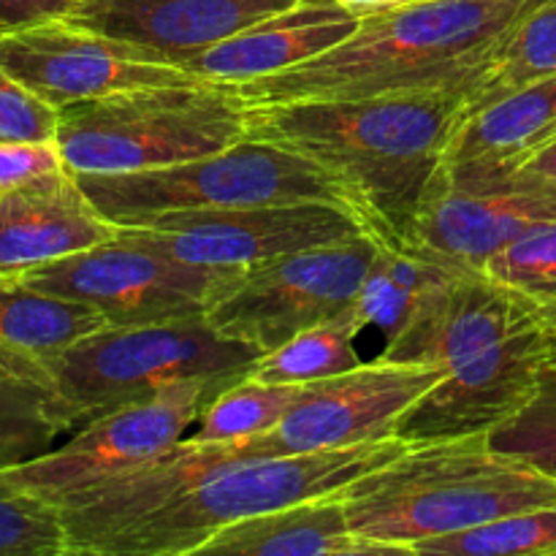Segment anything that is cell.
Masks as SVG:
<instances>
[{"label": "cell", "mask_w": 556, "mask_h": 556, "mask_svg": "<svg viewBox=\"0 0 556 556\" xmlns=\"http://www.w3.org/2000/svg\"><path fill=\"white\" fill-rule=\"evenodd\" d=\"M358 331L345 318L313 326L288 340L286 345L264 353L250 364L242 378L258 383H315V380L334 378L358 367L356 353Z\"/></svg>", "instance_id": "4316f807"}, {"label": "cell", "mask_w": 556, "mask_h": 556, "mask_svg": "<svg viewBox=\"0 0 556 556\" xmlns=\"http://www.w3.org/2000/svg\"><path fill=\"white\" fill-rule=\"evenodd\" d=\"M378 250L364 231L253 266L204 315L220 334L269 353L304 329L345 318Z\"/></svg>", "instance_id": "ba28073f"}, {"label": "cell", "mask_w": 556, "mask_h": 556, "mask_svg": "<svg viewBox=\"0 0 556 556\" xmlns=\"http://www.w3.org/2000/svg\"><path fill=\"white\" fill-rule=\"evenodd\" d=\"M337 494L358 538L389 554H413L432 538L556 503V478L500 454L481 432L410 443Z\"/></svg>", "instance_id": "3957f363"}, {"label": "cell", "mask_w": 556, "mask_h": 556, "mask_svg": "<svg viewBox=\"0 0 556 556\" xmlns=\"http://www.w3.org/2000/svg\"><path fill=\"white\" fill-rule=\"evenodd\" d=\"M74 177L92 206L117 228L141 226L168 212L233 210V206L299 204V201H326L358 215L356 201L326 168L299 152L253 136L215 155L195 157L177 166L130 174H74Z\"/></svg>", "instance_id": "8992f818"}, {"label": "cell", "mask_w": 556, "mask_h": 556, "mask_svg": "<svg viewBox=\"0 0 556 556\" xmlns=\"http://www.w3.org/2000/svg\"><path fill=\"white\" fill-rule=\"evenodd\" d=\"M65 163L58 141H11L0 144V193L33 182L47 174L63 172Z\"/></svg>", "instance_id": "836d02e7"}, {"label": "cell", "mask_w": 556, "mask_h": 556, "mask_svg": "<svg viewBox=\"0 0 556 556\" xmlns=\"http://www.w3.org/2000/svg\"><path fill=\"white\" fill-rule=\"evenodd\" d=\"M483 271L527 296L556 302V217L525 228L486 261Z\"/></svg>", "instance_id": "1f68e13d"}, {"label": "cell", "mask_w": 556, "mask_h": 556, "mask_svg": "<svg viewBox=\"0 0 556 556\" xmlns=\"http://www.w3.org/2000/svg\"><path fill=\"white\" fill-rule=\"evenodd\" d=\"M242 271L188 264L114 233L16 277L52 296L90 304L109 326H147L204 315Z\"/></svg>", "instance_id": "9c48e42d"}, {"label": "cell", "mask_w": 556, "mask_h": 556, "mask_svg": "<svg viewBox=\"0 0 556 556\" xmlns=\"http://www.w3.org/2000/svg\"><path fill=\"white\" fill-rule=\"evenodd\" d=\"M364 231L372 233L362 217L326 201L168 212L141 226L117 228L130 242L215 269H253Z\"/></svg>", "instance_id": "8fae6325"}, {"label": "cell", "mask_w": 556, "mask_h": 556, "mask_svg": "<svg viewBox=\"0 0 556 556\" xmlns=\"http://www.w3.org/2000/svg\"><path fill=\"white\" fill-rule=\"evenodd\" d=\"M296 0H81L71 22L150 49L182 68L242 27Z\"/></svg>", "instance_id": "ac0fdd59"}, {"label": "cell", "mask_w": 556, "mask_h": 556, "mask_svg": "<svg viewBox=\"0 0 556 556\" xmlns=\"http://www.w3.org/2000/svg\"><path fill=\"white\" fill-rule=\"evenodd\" d=\"M508 188L556 195V139L543 144L538 152H532V155L516 168Z\"/></svg>", "instance_id": "d590c367"}, {"label": "cell", "mask_w": 556, "mask_h": 556, "mask_svg": "<svg viewBox=\"0 0 556 556\" xmlns=\"http://www.w3.org/2000/svg\"><path fill=\"white\" fill-rule=\"evenodd\" d=\"M248 139L233 87L193 79L136 87L58 109V150L71 174H130L215 155Z\"/></svg>", "instance_id": "277c9868"}, {"label": "cell", "mask_w": 556, "mask_h": 556, "mask_svg": "<svg viewBox=\"0 0 556 556\" xmlns=\"http://www.w3.org/2000/svg\"><path fill=\"white\" fill-rule=\"evenodd\" d=\"M476 81L362 101L248 106V136L299 152L331 174L386 248H405Z\"/></svg>", "instance_id": "6da1fadb"}, {"label": "cell", "mask_w": 556, "mask_h": 556, "mask_svg": "<svg viewBox=\"0 0 556 556\" xmlns=\"http://www.w3.org/2000/svg\"><path fill=\"white\" fill-rule=\"evenodd\" d=\"M556 74V0L527 11L503 36L470 92V109L486 106L530 81Z\"/></svg>", "instance_id": "484cf974"}, {"label": "cell", "mask_w": 556, "mask_h": 556, "mask_svg": "<svg viewBox=\"0 0 556 556\" xmlns=\"http://www.w3.org/2000/svg\"><path fill=\"white\" fill-rule=\"evenodd\" d=\"M556 195L532 190H462L434 182L413 223L410 242L483 271L486 261L532 223L554 220Z\"/></svg>", "instance_id": "44dd1931"}, {"label": "cell", "mask_w": 556, "mask_h": 556, "mask_svg": "<svg viewBox=\"0 0 556 556\" xmlns=\"http://www.w3.org/2000/svg\"><path fill=\"white\" fill-rule=\"evenodd\" d=\"M264 351L220 334L206 315L147 326H103L49 358L60 394L81 427L182 380L242 378Z\"/></svg>", "instance_id": "52a82bcc"}, {"label": "cell", "mask_w": 556, "mask_h": 556, "mask_svg": "<svg viewBox=\"0 0 556 556\" xmlns=\"http://www.w3.org/2000/svg\"><path fill=\"white\" fill-rule=\"evenodd\" d=\"M81 0H0V36L43 25L54 20H71Z\"/></svg>", "instance_id": "e575fe53"}, {"label": "cell", "mask_w": 556, "mask_h": 556, "mask_svg": "<svg viewBox=\"0 0 556 556\" xmlns=\"http://www.w3.org/2000/svg\"><path fill=\"white\" fill-rule=\"evenodd\" d=\"M334 3L345 5V9H351V11H356V14L367 16V14H375V11L400 9V5L421 3V0H334Z\"/></svg>", "instance_id": "8d00e7d4"}, {"label": "cell", "mask_w": 556, "mask_h": 556, "mask_svg": "<svg viewBox=\"0 0 556 556\" xmlns=\"http://www.w3.org/2000/svg\"><path fill=\"white\" fill-rule=\"evenodd\" d=\"M103 326L109 320L90 304L43 293L16 275H0V358L47 367L49 358Z\"/></svg>", "instance_id": "cb8c5ba5"}, {"label": "cell", "mask_w": 556, "mask_h": 556, "mask_svg": "<svg viewBox=\"0 0 556 556\" xmlns=\"http://www.w3.org/2000/svg\"><path fill=\"white\" fill-rule=\"evenodd\" d=\"M462 269L467 266L454 264L418 244H405V248L380 244L372 269L364 277L345 320L358 334L364 329H378L386 342H391L410 324L429 293Z\"/></svg>", "instance_id": "d4e9b609"}, {"label": "cell", "mask_w": 556, "mask_h": 556, "mask_svg": "<svg viewBox=\"0 0 556 556\" xmlns=\"http://www.w3.org/2000/svg\"><path fill=\"white\" fill-rule=\"evenodd\" d=\"M407 448V440L383 438L309 454L242 456L136 525L125 527L101 548V556L199 554L223 527L340 492L358 476L383 467Z\"/></svg>", "instance_id": "5b68a950"}, {"label": "cell", "mask_w": 556, "mask_h": 556, "mask_svg": "<svg viewBox=\"0 0 556 556\" xmlns=\"http://www.w3.org/2000/svg\"><path fill=\"white\" fill-rule=\"evenodd\" d=\"M362 25V14L334 0H296L204 49L182 65L193 79L244 85L282 74L345 41Z\"/></svg>", "instance_id": "d6986e66"}, {"label": "cell", "mask_w": 556, "mask_h": 556, "mask_svg": "<svg viewBox=\"0 0 556 556\" xmlns=\"http://www.w3.org/2000/svg\"><path fill=\"white\" fill-rule=\"evenodd\" d=\"M443 378L445 369L432 364L362 362L334 378L304 386L275 429L248 438L250 448L253 456L309 454L394 438L402 413Z\"/></svg>", "instance_id": "7c38bea8"}, {"label": "cell", "mask_w": 556, "mask_h": 556, "mask_svg": "<svg viewBox=\"0 0 556 556\" xmlns=\"http://www.w3.org/2000/svg\"><path fill=\"white\" fill-rule=\"evenodd\" d=\"M556 353V309L486 351L456 364L394 427L407 443L492 432L532 396L543 364Z\"/></svg>", "instance_id": "4fadbf2b"}, {"label": "cell", "mask_w": 556, "mask_h": 556, "mask_svg": "<svg viewBox=\"0 0 556 556\" xmlns=\"http://www.w3.org/2000/svg\"><path fill=\"white\" fill-rule=\"evenodd\" d=\"M556 139V74L465 114L438 182L462 190L508 188L516 168Z\"/></svg>", "instance_id": "e0dca14e"}, {"label": "cell", "mask_w": 556, "mask_h": 556, "mask_svg": "<svg viewBox=\"0 0 556 556\" xmlns=\"http://www.w3.org/2000/svg\"><path fill=\"white\" fill-rule=\"evenodd\" d=\"M530 0H421L362 16L337 47L266 79L233 87L248 106L362 101L481 79Z\"/></svg>", "instance_id": "7a4b0ae2"}, {"label": "cell", "mask_w": 556, "mask_h": 556, "mask_svg": "<svg viewBox=\"0 0 556 556\" xmlns=\"http://www.w3.org/2000/svg\"><path fill=\"white\" fill-rule=\"evenodd\" d=\"M117 233L68 168L0 193V275H22Z\"/></svg>", "instance_id": "ffe728a7"}, {"label": "cell", "mask_w": 556, "mask_h": 556, "mask_svg": "<svg viewBox=\"0 0 556 556\" xmlns=\"http://www.w3.org/2000/svg\"><path fill=\"white\" fill-rule=\"evenodd\" d=\"M242 456H253L250 440H179L177 445L134 470L119 472L81 492L49 500L63 516L68 556H101V548L125 527L136 525L223 465Z\"/></svg>", "instance_id": "2e32d148"}, {"label": "cell", "mask_w": 556, "mask_h": 556, "mask_svg": "<svg viewBox=\"0 0 556 556\" xmlns=\"http://www.w3.org/2000/svg\"><path fill=\"white\" fill-rule=\"evenodd\" d=\"M58 109L27 90L0 65V144L11 141H54Z\"/></svg>", "instance_id": "d6a6232c"}, {"label": "cell", "mask_w": 556, "mask_h": 556, "mask_svg": "<svg viewBox=\"0 0 556 556\" xmlns=\"http://www.w3.org/2000/svg\"><path fill=\"white\" fill-rule=\"evenodd\" d=\"M0 65L54 109L136 87L193 81L188 71L166 63L150 49L117 41L71 20L0 36Z\"/></svg>", "instance_id": "5bb4252c"}, {"label": "cell", "mask_w": 556, "mask_h": 556, "mask_svg": "<svg viewBox=\"0 0 556 556\" xmlns=\"http://www.w3.org/2000/svg\"><path fill=\"white\" fill-rule=\"evenodd\" d=\"M552 309L556 302L527 296L492 280L486 271L462 269L429 293L410 324L386 342L380 358L432 364L448 372Z\"/></svg>", "instance_id": "9a60e30c"}, {"label": "cell", "mask_w": 556, "mask_h": 556, "mask_svg": "<svg viewBox=\"0 0 556 556\" xmlns=\"http://www.w3.org/2000/svg\"><path fill=\"white\" fill-rule=\"evenodd\" d=\"M199 554L210 556H369L389 554L364 541L348 521L337 492L233 521L210 538Z\"/></svg>", "instance_id": "7402d4cb"}, {"label": "cell", "mask_w": 556, "mask_h": 556, "mask_svg": "<svg viewBox=\"0 0 556 556\" xmlns=\"http://www.w3.org/2000/svg\"><path fill=\"white\" fill-rule=\"evenodd\" d=\"M489 443L556 478V353L543 364L530 400L489 432Z\"/></svg>", "instance_id": "f546056e"}, {"label": "cell", "mask_w": 556, "mask_h": 556, "mask_svg": "<svg viewBox=\"0 0 556 556\" xmlns=\"http://www.w3.org/2000/svg\"><path fill=\"white\" fill-rule=\"evenodd\" d=\"M0 556H68L60 510L38 494L0 481Z\"/></svg>", "instance_id": "4dcf8cb0"}, {"label": "cell", "mask_w": 556, "mask_h": 556, "mask_svg": "<svg viewBox=\"0 0 556 556\" xmlns=\"http://www.w3.org/2000/svg\"><path fill=\"white\" fill-rule=\"evenodd\" d=\"M421 556L556 554V503L486 521L472 530L432 538L413 548Z\"/></svg>", "instance_id": "f1b7e54d"}, {"label": "cell", "mask_w": 556, "mask_h": 556, "mask_svg": "<svg viewBox=\"0 0 556 556\" xmlns=\"http://www.w3.org/2000/svg\"><path fill=\"white\" fill-rule=\"evenodd\" d=\"M307 383H258L237 380L223 389L195 421L193 440L220 443V440H248L275 429Z\"/></svg>", "instance_id": "83f0119b"}, {"label": "cell", "mask_w": 556, "mask_h": 556, "mask_svg": "<svg viewBox=\"0 0 556 556\" xmlns=\"http://www.w3.org/2000/svg\"><path fill=\"white\" fill-rule=\"evenodd\" d=\"M532 5H541V3H546V0H530Z\"/></svg>", "instance_id": "74e56055"}, {"label": "cell", "mask_w": 556, "mask_h": 556, "mask_svg": "<svg viewBox=\"0 0 556 556\" xmlns=\"http://www.w3.org/2000/svg\"><path fill=\"white\" fill-rule=\"evenodd\" d=\"M79 427L81 416L43 364L0 358V472L38 459Z\"/></svg>", "instance_id": "603a6c76"}, {"label": "cell", "mask_w": 556, "mask_h": 556, "mask_svg": "<svg viewBox=\"0 0 556 556\" xmlns=\"http://www.w3.org/2000/svg\"><path fill=\"white\" fill-rule=\"evenodd\" d=\"M237 380L242 378L182 380L144 400L114 407L76 429L63 445L3 470L0 481L43 500L109 481L177 445L188 427L199 421L204 407Z\"/></svg>", "instance_id": "30bf717a"}]
</instances>
